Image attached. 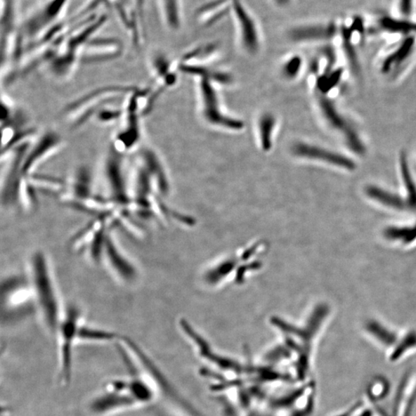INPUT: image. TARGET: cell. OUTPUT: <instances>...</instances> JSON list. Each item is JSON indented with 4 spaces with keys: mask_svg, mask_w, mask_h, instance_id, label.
<instances>
[{
    "mask_svg": "<svg viewBox=\"0 0 416 416\" xmlns=\"http://www.w3.org/2000/svg\"><path fill=\"white\" fill-rule=\"evenodd\" d=\"M29 280L39 317L51 332H57L64 309L50 259L45 252L36 251L29 261Z\"/></svg>",
    "mask_w": 416,
    "mask_h": 416,
    "instance_id": "6da1fadb",
    "label": "cell"
},
{
    "mask_svg": "<svg viewBox=\"0 0 416 416\" xmlns=\"http://www.w3.org/2000/svg\"><path fill=\"white\" fill-rule=\"evenodd\" d=\"M70 0H46L21 20L20 34L26 50L44 43L59 33L65 24L61 22Z\"/></svg>",
    "mask_w": 416,
    "mask_h": 416,
    "instance_id": "7a4b0ae2",
    "label": "cell"
},
{
    "mask_svg": "<svg viewBox=\"0 0 416 416\" xmlns=\"http://www.w3.org/2000/svg\"><path fill=\"white\" fill-rule=\"evenodd\" d=\"M137 87L133 85L99 87L67 104L62 114L68 119L71 129L77 130L91 121L101 108L111 104L117 98L126 97Z\"/></svg>",
    "mask_w": 416,
    "mask_h": 416,
    "instance_id": "3957f363",
    "label": "cell"
},
{
    "mask_svg": "<svg viewBox=\"0 0 416 416\" xmlns=\"http://www.w3.org/2000/svg\"><path fill=\"white\" fill-rule=\"evenodd\" d=\"M110 386L106 393L104 391L92 403V410L96 413L105 414L149 401L150 391L140 379L117 381Z\"/></svg>",
    "mask_w": 416,
    "mask_h": 416,
    "instance_id": "277c9868",
    "label": "cell"
},
{
    "mask_svg": "<svg viewBox=\"0 0 416 416\" xmlns=\"http://www.w3.org/2000/svg\"><path fill=\"white\" fill-rule=\"evenodd\" d=\"M32 145H25L1 152V204L5 209L20 207V188L25 178L22 167Z\"/></svg>",
    "mask_w": 416,
    "mask_h": 416,
    "instance_id": "5b68a950",
    "label": "cell"
},
{
    "mask_svg": "<svg viewBox=\"0 0 416 416\" xmlns=\"http://www.w3.org/2000/svg\"><path fill=\"white\" fill-rule=\"evenodd\" d=\"M103 177L109 191V199L117 206L131 211L132 198L129 182V168L124 155L110 147L103 164Z\"/></svg>",
    "mask_w": 416,
    "mask_h": 416,
    "instance_id": "8992f818",
    "label": "cell"
},
{
    "mask_svg": "<svg viewBox=\"0 0 416 416\" xmlns=\"http://www.w3.org/2000/svg\"><path fill=\"white\" fill-rule=\"evenodd\" d=\"M230 17L242 49L250 55L257 54L261 44L259 22L243 0H231Z\"/></svg>",
    "mask_w": 416,
    "mask_h": 416,
    "instance_id": "52a82bcc",
    "label": "cell"
},
{
    "mask_svg": "<svg viewBox=\"0 0 416 416\" xmlns=\"http://www.w3.org/2000/svg\"><path fill=\"white\" fill-rule=\"evenodd\" d=\"M81 310L74 306L64 309L63 315L56 334L59 338L63 374L69 379L71 370L72 354L75 343L79 341L78 334L84 324Z\"/></svg>",
    "mask_w": 416,
    "mask_h": 416,
    "instance_id": "ba28073f",
    "label": "cell"
},
{
    "mask_svg": "<svg viewBox=\"0 0 416 416\" xmlns=\"http://www.w3.org/2000/svg\"><path fill=\"white\" fill-rule=\"evenodd\" d=\"M65 146V141L57 131L49 130L39 136L27 152L22 167L23 177L37 173L51 159L57 156Z\"/></svg>",
    "mask_w": 416,
    "mask_h": 416,
    "instance_id": "9c48e42d",
    "label": "cell"
},
{
    "mask_svg": "<svg viewBox=\"0 0 416 416\" xmlns=\"http://www.w3.org/2000/svg\"><path fill=\"white\" fill-rule=\"evenodd\" d=\"M110 273L119 282L133 285L139 278V271L116 241L113 234L109 232L104 242L102 260Z\"/></svg>",
    "mask_w": 416,
    "mask_h": 416,
    "instance_id": "30bf717a",
    "label": "cell"
},
{
    "mask_svg": "<svg viewBox=\"0 0 416 416\" xmlns=\"http://www.w3.org/2000/svg\"><path fill=\"white\" fill-rule=\"evenodd\" d=\"M339 32V24L334 21L316 20L294 24L287 36L294 43H312L329 41Z\"/></svg>",
    "mask_w": 416,
    "mask_h": 416,
    "instance_id": "8fae6325",
    "label": "cell"
},
{
    "mask_svg": "<svg viewBox=\"0 0 416 416\" xmlns=\"http://www.w3.org/2000/svg\"><path fill=\"white\" fill-rule=\"evenodd\" d=\"M67 183L66 190L61 198L72 207L77 208L96 195L93 193V176L89 167H78Z\"/></svg>",
    "mask_w": 416,
    "mask_h": 416,
    "instance_id": "7c38bea8",
    "label": "cell"
},
{
    "mask_svg": "<svg viewBox=\"0 0 416 416\" xmlns=\"http://www.w3.org/2000/svg\"><path fill=\"white\" fill-rule=\"evenodd\" d=\"M200 89H201L203 114L208 122L226 127L228 129H242L243 124L241 122L228 117L221 112L217 93H216L209 78L203 77L201 84H200Z\"/></svg>",
    "mask_w": 416,
    "mask_h": 416,
    "instance_id": "4fadbf2b",
    "label": "cell"
},
{
    "mask_svg": "<svg viewBox=\"0 0 416 416\" xmlns=\"http://www.w3.org/2000/svg\"><path fill=\"white\" fill-rule=\"evenodd\" d=\"M141 118L139 114L124 112L121 129L115 134L111 145L118 154L125 156L138 148L142 140Z\"/></svg>",
    "mask_w": 416,
    "mask_h": 416,
    "instance_id": "5bb4252c",
    "label": "cell"
},
{
    "mask_svg": "<svg viewBox=\"0 0 416 416\" xmlns=\"http://www.w3.org/2000/svg\"><path fill=\"white\" fill-rule=\"evenodd\" d=\"M137 162L148 174L157 195L161 197L167 195L170 190V181L162 159L155 150L149 147L140 148Z\"/></svg>",
    "mask_w": 416,
    "mask_h": 416,
    "instance_id": "9a60e30c",
    "label": "cell"
},
{
    "mask_svg": "<svg viewBox=\"0 0 416 416\" xmlns=\"http://www.w3.org/2000/svg\"><path fill=\"white\" fill-rule=\"evenodd\" d=\"M124 47L117 39L94 37L84 46L82 63L108 62L121 57Z\"/></svg>",
    "mask_w": 416,
    "mask_h": 416,
    "instance_id": "2e32d148",
    "label": "cell"
},
{
    "mask_svg": "<svg viewBox=\"0 0 416 416\" xmlns=\"http://www.w3.org/2000/svg\"><path fill=\"white\" fill-rule=\"evenodd\" d=\"M293 151L299 157L316 160V161L330 164L344 169L353 171L356 167L355 163L345 156L316 146L305 145V143L295 145Z\"/></svg>",
    "mask_w": 416,
    "mask_h": 416,
    "instance_id": "e0dca14e",
    "label": "cell"
},
{
    "mask_svg": "<svg viewBox=\"0 0 416 416\" xmlns=\"http://www.w3.org/2000/svg\"><path fill=\"white\" fill-rule=\"evenodd\" d=\"M416 403V372L408 373L397 391L394 416H410Z\"/></svg>",
    "mask_w": 416,
    "mask_h": 416,
    "instance_id": "ac0fdd59",
    "label": "cell"
},
{
    "mask_svg": "<svg viewBox=\"0 0 416 416\" xmlns=\"http://www.w3.org/2000/svg\"><path fill=\"white\" fill-rule=\"evenodd\" d=\"M149 67L157 87L164 90L176 83L177 77L173 72V64L164 53L156 52L152 54L149 59Z\"/></svg>",
    "mask_w": 416,
    "mask_h": 416,
    "instance_id": "d6986e66",
    "label": "cell"
},
{
    "mask_svg": "<svg viewBox=\"0 0 416 416\" xmlns=\"http://www.w3.org/2000/svg\"><path fill=\"white\" fill-rule=\"evenodd\" d=\"M231 0H211L199 8L196 18L197 22L209 27L228 17Z\"/></svg>",
    "mask_w": 416,
    "mask_h": 416,
    "instance_id": "ffe728a7",
    "label": "cell"
},
{
    "mask_svg": "<svg viewBox=\"0 0 416 416\" xmlns=\"http://www.w3.org/2000/svg\"><path fill=\"white\" fill-rule=\"evenodd\" d=\"M378 25L380 30L389 34L416 37V20L414 18L406 20L395 15H385L379 20Z\"/></svg>",
    "mask_w": 416,
    "mask_h": 416,
    "instance_id": "44dd1931",
    "label": "cell"
},
{
    "mask_svg": "<svg viewBox=\"0 0 416 416\" xmlns=\"http://www.w3.org/2000/svg\"><path fill=\"white\" fill-rule=\"evenodd\" d=\"M28 179L37 190L50 194H59L61 196L67 188V181L51 175L37 172L29 176Z\"/></svg>",
    "mask_w": 416,
    "mask_h": 416,
    "instance_id": "7402d4cb",
    "label": "cell"
},
{
    "mask_svg": "<svg viewBox=\"0 0 416 416\" xmlns=\"http://www.w3.org/2000/svg\"><path fill=\"white\" fill-rule=\"evenodd\" d=\"M159 4L167 27L178 30L181 25V0H159Z\"/></svg>",
    "mask_w": 416,
    "mask_h": 416,
    "instance_id": "603a6c76",
    "label": "cell"
},
{
    "mask_svg": "<svg viewBox=\"0 0 416 416\" xmlns=\"http://www.w3.org/2000/svg\"><path fill=\"white\" fill-rule=\"evenodd\" d=\"M416 37H405L403 42L391 53L383 63V71L389 72L393 67L399 66L410 57L414 49Z\"/></svg>",
    "mask_w": 416,
    "mask_h": 416,
    "instance_id": "cb8c5ba5",
    "label": "cell"
},
{
    "mask_svg": "<svg viewBox=\"0 0 416 416\" xmlns=\"http://www.w3.org/2000/svg\"><path fill=\"white\" fill-rule=\"evenodd\" d=\"M78 339L88 342H107L117 340L118 336L113 332L94 329L83 324L79 330Z\"/></svg>",
    "mask_w": 416,
    "mask_h": 416,
    "instance_id": "d4e9b609",
    "label": "cell"
},
{
    "mask_svg": "<svg viewBox=\"0 0 416 416\" xmlns=\"http://www.w3.org/2000/svg\"><path fill=\"white\" fill-rule=\"evenodd\" d=\"M123 116V108L110 107V104H108V105L101 108L93 118L101 125L110 126L122 122Z\"/></svg>",
    "mask_w": 416,
    "mask_h": 416,
    "instance_id": "484cf974",
    "label": "cell"
},
{
    "mask_svg": "<svg viewBox=\"0 0 416 416\" xmlns=\"http://www.w3.org/2000/svg\"><path fill=\"white\" fill-rule=\"evenodd\" d=\"M275 126V119L270 115L261 117L259 124L261 145L264 150H268L272 145V135Z\"/></svg>",
    "mask_w": 416,
    "mask_h": 416,
    "instance_id": "4316f807",
    "label": "cell"
},
{
    "mask_svg": "<svg viewBox=\"0 0 416 416\" xmlns=\"http://www.w3.org/2000/svg\"><path fill=\"white\" fill-rule=\"evenodd\" d=\"M390 391L389 382L383 377H375L370 383L368 395L370 401L379 402L386 398Z\"/></svg>",
    "mask_w": 416,
    "mask_h": 416,
    "instance_id": "83f0119b",
    "label": "cell"
},
{
    "mask_svg": "<svg viewBox=\"0 0 416 416\" xmlns=\"http://www.w3.org/2000/svg\"><path fill=\"white\" fill-rule=\"evenodd\" d=\"M320 108H322L323 114L333 126L338 128V129L343 130L346 127V123L337 113V111L332 106L330 101L326 99H320Z\"/></svg>",
    "mask_w": 416,
    "mask_h": 416,
    "instance_id": "f1b7e54d",
    "label": "cell"
},
{
    "mask_svg": "<svg viewBox=\"0 0 416 416\" xmlns=\"http://www.w3.org/2000/svg\"><path fill=\"white\" fill-rule=\"evenodd\" d=\"M301 64L302 60L299 56H293L287 59L282 67L284 76L287 79L294 78L299 73Z\"/></svg>",
    "mask_w": 416,
    "mask_h": 416,
    "instance_id": "f546056e",
    "label": "cell"
},
{
    "mask_svg": "<svg viewBox=\"0 0 416 416\" xmlns=\"http://www.w3.org/2000/svg\"><path fill=\"white\" fill-rule=\"evenodd\" d=\"M415 10V0H397V18L401 19H413Z\"/></svg>",
    "mask_w": 416,
    "mask_h": 416,
    "instance_id": "4dcf8cb0",
    "label": "cell"
},
{
    "mask_svg": "<svg viewBox=\"0 0 416 416\" xmlns=\"http://www.w3.org/2000/svg\"><path fill=\"white\" fill-rule=\"evenodd\" d=\"M272 5L278 8V9H287L290 7L294 3V0H270Z\"/></svg>",
    "mask_w": 416,
    "mask_h": 416,
    "instance_id": "1f68e13d",
    "label": "cell"
}]
</instances>
